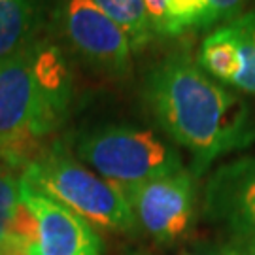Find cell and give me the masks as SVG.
<instances>
[{"instance_id":"8992f818","label":"cell","mask_w":255,"mask_h":255,"mask_svg":"<svg viewBox=\"0 0 255 255\" xmlns=\"http://www.w3.org/2000/svg\"><path fill=\"white\" fill-rule=\"evenodd\" d=\"M195 178L191 170L182 168L123 193L134 219L157 242L170 244L189 233L197 202Z\"/></svg>"},{"instance_id":"30bf717a","label":"cell","mask_w":255,"mask_h":255,"mask_svg":"<svg viewBox=\"0 0 255 255\" xmlns=\"http://www.w3.org/2000/svg\"><path fill=\"white\" fill-rule=\"evenodd\" d=\"M195 63L201 66V70L214 78L223 85H231L233 80L240 72V49L235 38V32L229 25L212 28L199 46Z\"/></svg>"},{"instance_id":"9a60e30c","label":"cell","mask_w":255,"mask_h":255,"mask_svg":"<svg viewBox=\"0 0 255 255\" xmlns=\"http://www.w3.org/2000/svg\"><path fill=\"white\" fill-rule=\"evenodd\" d=\"M21 183L23 176L0 164V210H13L21 204Z\"/></svg>"},{"instance_id":"ac0fdd59","label":"cell","mask_w":255,"mask_h":255,"mask_svg":"<svg viewBox=\"0 0 255 255\" xmlns=\"http://www.w3.org/2000/svg\"><path fill=\"white\" fill-rule=\"evenodd\" d=\"M223 255H246L240 248H227V250H223Z\"/></svg>"},{"instance_id":"9c48e42d","label":"cell","mask_w":255,"mask_h":255,"mask_svg":"<svg viewBox=\"0 0 255 255\" xmlns=\"http://www.w3.org/2000/svg\"><path fill=\"white\" fill-rule=\"evenodd\" d=\"M40 28V0H0V63L36 42Z\"/></svg>"},{"instance_id":"5bb4252c","label":"cell","mask_w":255,"mask_h":255,"mask_svg":"<svg viewBox=\"0 0 255 255\" xmlns=\"http://www.w3.org/2000/svg\"><path fill=\"white\" fill-rule=\"evenodd\" d=\"M208 9H206V21L202 28H216L221 25H227L238 15L246 11L248 0H206Z\"/></svg>"},{"instance_id":"5b68a950","label":"cell","mask_w":255,"mask_h":255,"mask_svg":"<svg viewBox=\"0 0 255 255\" xmlns=\"http://www.w3.org/2000/svg\"><path fill=\"white\" fill-rule=\"evenodd\" d=\"M57 23L64 42L85 64L114 78L132 68V47L127 34L91 0H61Z\"/></svg>"},{"instance_id":"52a82bcc","label":"cell","mask_w":255,"mask_h":255,"mask_svg":"<svg viewBox=\"0 0 255 255\" xmlns=\"http://www.w3.org/2000/svg\"><path fill=\"white\" fill-rule=\"evenodd\" d=\"M204 212L237 238L240 250H255V157L229 161L212 172Z\"/></svg>"},{"instance_id":"277c9868","label":"cell","mask_w":255,"mask_h":255,"mask_svg":"<svg viewBox=\"0 0 255 255\" xmlns=\"http://www.w3.org/2000/svg\"><path fill=\"white\" fill-rule=\"evenodd\" d=\"M76 155L121 193L183 168L182 155L170 142L136 125H102L87 130L76 142Z\"/></svg>"},{"instance_id":"8fae6325","label":"cell","mask_w":255,"mask_h":255,"mask_svg":"<svg viewBox=\"0 0 255 255\" xmlns=\"http://www.w3.org/2000/svg\"><path fill=\"white\" fill-rule=\"evenodd\" d=\"M91 2L121 27V30L127 34L134 53L149 46V42L155 38L144 0H91Z\"/></svg>"},{"instance_id":"d6986e66","label":"cell","mask_w":255,"mask_h":255,"mask_svg":"<svg viewBox=\"0 0 255 255\" xmlns=\"http://www.w3.org/2000/svg\"><path fill=\"white\" fill-rule=\"evenodd\" d=\"M246 255H255V250H242Z\"/></svg>"},{"instance_id":"4fadbf2b","label":"cell","mask_w":255,"mask_h":255,"mask_svg":"<svg viewBox=\"0 0 255 255\" xmlns=\"http://www.w3.org/2000/svg\"><path fill=\"white\" fill-rule=\"evenodd\" d=\"M206 0H166L164 36H180L189 30H201L206 21Z\"/></svg>"},{"instance_id":"2e32d148","label":"cell","mask_w":255,"mask_h":255,"mask_svg":"<svg viewBox=\"0 0 255 255\" xmlns=\"http://www.w3.org/2000/svg\"><path fill=\"white\" fill-rule=\"evenodd\" d=\"M147 19L155 36H164V15H166V0H144Z\"/></svg>"},{"instance_id":"3957f363","label":"cell","mask_w":255,"mask_h":255,"mask_svg":"<svg viewBox=\"0 0 255 255\" xmlns=\"http://www.w3.org/2000/svg\"><path fill=\"white\" fill-rule=\"evenodd\" d=\"M23 178L34 189L76 212L91 227L110 233L134 229L136 219L125 195L80 163L61 142L30 161Z\"/></svg>"},{"instance_id":"e0dca14e","label":"cell","mask_w":255,"mask_h":255,"mask_svg":"<svg viewBox=\"0 0 255 255\" xmlns=\"http://www.w3.org/2000/svg\"><path fill=\"white\" fill-rule=\"evenodd\" d=\"M13 210H0V242L8 237L11 231H13V225H11Z\"/></svg>"},{"instance_id":"7c38bea8","label":"cell","mask_w":255,"mask_h":255,"mask_svg":"<svg viewBox=\"0 0 255 255\" xmlns=\"http://www.w3.org/2000/svg\"><path fill=\"white\" fill-rule=\"evenodd\" d=\"M233 28L240 49V72L229 87L255 97V9H248L227 23Z\"/></svg>"},{"instance_id":"7a4b0ae2","label":"cell","mask_w":255,"mask_h":255,"mask_svg":"<svg viewBox=\"0 0 255 255\" xmlns=\"http://www.w3.org/2000/svg\"><path fill=\"white\" fill-rule=\"evenodd\" d=\"M70 101L72 74L51 40L40 36L0 63V149H17L51 134Z\"/></svg>"},{"instance_id":"6da1fadb","label":"cell","mask_w":255,"mask_h":255,"mask_svg":"<svg viewBox=\"0 0 255 255\" xmlns=\"http://www.w3.org/2000/svg\"><path fill=\"white\" fill-rule=\"evenodd\" d=\"M144 101L164 134L191 153L195 176L255 140L250 106L185 53L153 64L144 80Z\"/></svg>"},{"instance_id":"ba28073f","label":"cell","mask_w":255,"mask_h":255,"mask_svg":"<svg viewBox=\"0 0 255 255\" xmlns=\"http://www.w3.org/2000/svg\"><path fill=\"white\" fill-rule=\"evenodd\" d=\"M21 201L36 219V242L30 255H101V238L95 227L46 193L34 189L25 178Z\"/></svg>"}]
</instances>
